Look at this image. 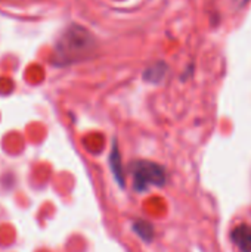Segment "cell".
Here are the masks:
<instances>
[{
  "label": "cell",
  "instance_id": "6da1fadb",
  "mask_svg": "<svg viewBox=\"0 0 251 252\" xmlns=\"http://www.w3.org/2000/svg\"><path fill=\"white\" fill-rule=\"evenodd\" d=\"M95 50L96 38L93 37V34L78 24H71L58 38L52 62L56 66L78 63L90 58Z\"/></svg>",
  "mask_w": 251,
  "mask_h": 252
},
{
  "label": "cell",
  "instance_id": "7a4b0ae2",
  "mask_svg": "<svg viewBox=\"0 0 251 252\" xmlns=\"http://www.w3.org/2000/svg\"><path fill=\"white\" fill-rule=\"evenodd\" d=\"M129 171L133 177V189L136 192H145L151 186H163L167 180L166 170L152 161L138 159L133 161L129 167Z\"/></svg>",
  "mask_w": 251,
  "mask_h": 252
},
{
  "label": "cell",
  "instance_id": "3957f363",
  "mask_svg": "<svg viewBox=\"0 0 251 252\" xmlns=\"http://www.w3.org/2000/svg\"><path fill=\"white\" fill-rule=\"evenodd\" d=\"M109 168L112 171V176L115 179V182L118 183V186H121L124 189L126 185V177H124V168L121 164V154L117 148V143L112 145L111 154H109Z\"/></svg>",
  "mask_w": 251,
  "mask_h": 252
},
{
  "label": "cell",
  "instance_id": "277c9868",
  "mask_svg": "<svg viewBox=\"0 0 251 252\" xmlns=\"http://www.w3.org/2000/svg\"><path fill=\"white\" fill-rule=\"evenodd\" d=\"M232 242L241 252H251V229L249 226H238L231 233Z\"/></svg>",
  "mask_w": 251,
  "mask_h": 252
},
{
  "label": "cell",
  "instance_id": "5b68a950",
  "mask_svg": "<svg viewBox=\"0 0 251 252\" xmlns=\"http://www.w3.org/2000/svg\"><path fill=\"white\" fill-rule=\"evenodd\" d=\"M167 69H169V68H167L166 62L158 61V62L149 65V66L143 71V75H142V77H143V80L148 81V83H160V81H163V78L166 77Z\"/></svg>",
  "mask_w": 251,
  "mask_h": 252
},
{
  "label": "cell",
  "instance_id": "8992f818",
  "mask_svg": "<svg viewBox=\"0 0 251 252\" xmlns=\"http://www.w3.org/2000/svg\"><path fill=\"white\" fill-rule=\"evenodd\" d=\"M133 230L139 238H142L146 242L152 241V238H154V227L151 223H148L145 220H136L133 223Z\"/></svg>",
  "mask_w": 251,
  "mask_h": 252
},
{
  "label": "cell",
  "instance_id": "52a82bcc",
  "mask_svg": "<svg viewBox=\"0 0 251 252\" xmlns=\"http://www.w3.org/2000/svg\"><path fill=\"white\" fill-rule=\"evenodd\" d=\"M235 1V6L238 7V9H241V7H244L250 0H234Z\"/></svg>",
  "mask_w": 251,
  "mask_h": 252
}]
</instances>
